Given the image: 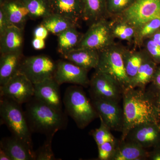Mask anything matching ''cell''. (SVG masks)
Returning <instances> with one entry per match:
<instances>
[{"label": "cell", "mask_w": 160, "mask_h": 160, "mask_svg": "<svg viewBox=\"0 0 160 160\" xmlns=\"http://www.w3.org/2000/svg\"><path fill=\"white\" fill-rule=\"evenodd\" d=\"M34 95V84L20 72L0 86V96L9 98L21 105L29 102Z\"/></svg>", "instance_id": "30bf717a"}, {"label": "cell", "mask_w": 160, "mask_h": 160, "mask_svg": "<svg viewBox=\"0 0 160 160\" xmlns=\"http://www.w3.org/2000/svg\"><path fill=\"white\" fill-rule=\"evenodd\" d=\"M56 66V62L47 56H32L24 58L19 72L35 84L53 78Z\"/></svg>", "instance_id": "ba28073f"}, {"label": "cell", "mask_w": 160, "mask_h": 160, "mask_svg": "<svg viewBox=\"0 0 160 160\" xmlns=\"http://www.w3.org/2000/svg\"><path fill=\"white\" fill-rule=\"evenodd\" d=\"M147 56L148 54L144 49L138 51L124 48L123 52V61L126 73L130 81L135 77Z\"/></svg>", "instance_id": "cb8c5ba5"}, {"label": "cell", "mask_w": 160, "mask_h": 160, "mask_svg": "<svg viewBox=\"0 0 160 160\" xmlns=\"http://www.w3.org/2000/svg\"><path fill=\"white\" fill-rule=\"evenodd\" d=\"M149 152L137 143L120 140L112 160H145L149 159Z\"/></svg>", "instance_id": "d6986e66"}, {"label": "cell", "mask_w": 160, "mask_h": 160, "mask_svg": "<svg viewBox=\"0 0 160 160\" xmlns=\"http://www.w3.org/2000/svg\"><path fill=\"white\" fill-rule=\"evenodd\" d=\"M65 60L89 71L96 69L99 61V51L86 48H76L62 56Z\"/></svg>", "instance_id": "e0dca14e"}, {"label": "cell", "mask_w": 160, "mask_h": 160, "mask_svg": "<svg viewBox=\"0 0 160 160\" xmlns=\"http://www.w3.org/2000/svg\"><path fill=\"white\" fill-rule=\"evenodd\" d=\"M52 13L65 17L79 26L83 20L82 5L81 0H49Z\"/></svg>", "instance_id": "2e32d148"}, {"label": "cell", "mask_w": 160, "mask_h": 160, "mask_svg": "<svg viewBox=\"0 0 160 160\" xmlns=\"http://www.w3.org/2000/svg\"><path fill=\"white\" fill-rule=\"evenodd\" d=\"M100 127L90 132L98 146L107 142H117L118 140L112 134L111 129L106 126L102 120L100 119Z\"/></svg>", "instance_id": "f546056e"}, {"label": "cell", "mask_w": 160, "mask_h": 160, "mask_svg": "<svg viewBox=\"0 0 160 160\" xmlns=\"http://www.w3.org/2000/svg\"><path fill=\"white\" fill-rule=\"evenodd\" d=\"M118 142H107L98 146V160H112L115 152Z\"/></svg>", "instance_id": "d6a6232c"}, {"label": "cell", "mask_w": 160, "mask_h": 160, "mask_svg": "<svg viewBox=\"0 0 160 160\" xmlns=\"http://www.w3.org/2000/svg\"><path fill=\"white\" fill-rule=\"evenodd\" d=\"M55 135L46 136L45 142L42 146L34 151L35 160H56L52 149V141Z\"/></svg>", "instance_id": "4dcf8cb0"}, {"label": "cell", "mask_w": 160, "mask_h": 160, "mask_svg": "<svg viewBox=\"0 0 160 160\" xmlns=\"http://www.w3.org/2000/svg\"><path fill=\"white\" fill-rule=\"evenodd\" d=\"M29 12L30 18H44L52 13L49 0H21Z\"/></svg>", "instance_id": "83f0119b"}, {"label": "cell", "mask_w": 160, "mask_h": 160, "mask_svg": "<svg viewBox=\"0 0 160 160\" xmlns=\"http://www.w3.org/2000/svg\"><path fill=\"white\" fill-rule=\"evenodd\" d=\"M77 28H69L58 36V50L61 55L76 49L78 46L83 34L78 31Z\"/></svg>", "instance_id": "d4e9b609"}, {"label": "cell", "mask_w": 160, "mask_h": 160, "mask_svg": "<svg viewBox=\"0 0 160 160\" xmlns=\"http://www.w3.org/2000/svg\"><path fill=\"white\" fill-rule=\"evenodd\" d=\"M24 57L22 51L1 54L0 58V86H3L19 72Z\"/></svg>", "instance_id": "ffe728a7"}, {"label": "cell", "mask_w": 160, "mask_h": 160, "mask_svg": "<svg viewBox=\"0 0 160 160\" xmlns=\"http://www.w3.org/2000/svg\"><path fill=\"white\" fill-rule=\"evenodd\" d=\"M158 66L148 55L135 76L130 81V88L146 89V86L151 83Z\"/></svg>", "instance_id": "7402d4cb"}, {"label": "cell", "mask_w": 160, "mask_h": 160, "mask_svg": "<svg viewBox=\"0 0 160 160\" xmlns=\"http://www.w3.org/2000/svg\"><path fill=\"white\" fill-rule=\"evenodd\" d=\"M148 38L151 39L155 43L157 44L158 45L160 46V31L156 32L154 34H152V35L150 37V38Z\"/></svg>", "instance_id": "60d3db41"}, {"label": "cell", "mask_w": 160, "mask_h": 160, "mask_svg": "<svg viewBox=\"0 0 160 160\" xmlns=\"http://www.w3.org/2000/svg\"><path fill=\"white\" fill-rule=\"evenodd\" d=\"M11 26L3 9L0 7V36L3 34L9 26Z\"/></svg>", "instance_id": "d590c367"}, {"label": "cell", "mask_w": 160, "mask_h": 160, "mask_svg": "<svg viewBox=\"0 0 160 160\" xmlns=\"http://www.w3.org/2000/svg\"><path fill=\"white\" fill-rule=\"evenodd\" d=\"M136 29L152 20L160 19V0H135L122 13L115 16Z\"/></svg>", "instance_id": "8992f818"}, {"label": "cell", "mask_w": 160, "mask_h": 160, "mask_svg": "<svg viewBox=\"0 0 160 160\" xmlns=\"http://www.w3.org/2000/svg\"><path fill=\"white\" fill-rule=\"evenodd\" d=\"M149 89L160 91V64L158 65Z\"/></svg>", "instance_id": "e575fe53"}, {"label": "cell", "mask_w": 160, "mask_h": 160, "mask_svg": "<svg viewBox=\"0 0 160 160\" xmlns=\"http://www.w3.org/2000/svg\"><path fill=\"white\" fill-rule=\"evenodd\" d=\"M0 148L7 152L12 160H35L34 150L13 136L2 138Z\"/></svg>", "instance_id": "ac0fdd59"}, {"label": "cell", "mask_w": 160, "mask_h": 160, "mask_svg": "<svg viewBox=\"0 0 160 160\" xmlns=\"http://www.w3.org/2000/svg\"><path fill=\"white\" fill-rule=\"evenodd\" d=\"M22 105L5 97L0 96L1 124H5L12 135L24 142L33 150L32 133Z\"/></svg>", "instance_id": "277c9868"}, {"label": "cell", "mask_w": 160, "mask_h": 160, "mask_svg": "<svg viewBox=\"0 0 160 160\" xmlns=\"http://www.w3.org/2000/svg\"><path fill=\"white\" fill-rule=\"evenodd\" d=\"M158 109H159V111L160 114V108H159Z\"/></svg>", "instance_id": "7bdbcfd3"}, {"label": "cell", "mask_w": 160, "mask_h": 160, "mask_svg": "<svg viewBox=\"0 0 160 160\" xmlns=\"http://www.w3.org/2000/svg\"><path fill=\"white\" fill-rule=\"evenodd\" d=\"M124 123L121 140L126 138L135 126L147 123L160 124L158 108L146 89L129 88L122 96Z\"/></svg>", "instance_id": "6da1fadb"}, {"label": "cell", "mask_w": 160, "mask_h": 160, "mask_svg": "<svg viewBox=\"0 0 160 160\" xmlns=\"http://www.w3.org/2000/svg\"><path fill=\"white\" fill-rule=\"evenodd\" d=\"M23 30L11 26L0 36L1 54L22 51L23 43Z\"/></svg>", "instance_id": "44dd1931"}, {"label": "cell", "mask_w": 160, "mask_h": 160, "mask_svg": "<svg viewBox=\"0 0 160 160\" xmlns=\"http://www.w3.org/2000/svg\"><path fill=\"white\" fill-rule=\"evenodd\" d=\"M149 160H160V145L153 148V150L149 152Z\"/></svg>", "instance_id": "ab89813d"}, {"label": "cell", "mask_w": 160, "mask_h": 160, "mask_svg": "<svg viewBox=\"0 0 160 160\" xmlns=\"http://www.w3.org/2000/svg\"><path fill=\"white\" fill-rule=\"evenodd\" d=\"M45 40L38 38H34L32 43L33 48L36 50H41L44 49L46 46Z\"/></svg>", "instance_id": "f35d334b"}, {"label": "cell", "mask_w": 160, "mask_h": 160, "mask_svg": "<svg viewBox=\"0 0 160 160\" xmlns=\"http://www.w3.org/2000/svg\"><path fill=\"white\" fill-rule=\"evenodd\" d=\"M160 29V19L152 20L137 29L133 42L137 46H142L145 40Z\"/></svg>", "instance_id": "f1b7e54d"}, {"label": "cell", "mask_w": 160, "mask_h": 160, "mask_svg": "<svg viewBox=\"0 0 160 160\" xmlns=\"http://www.w3.org/2000/svg\"><path fill=\"white\" fill-rule=\"evenodd\" d=\"M60 85L53 78L34 84V97L59 111H63Z\"/></svg>", "instance_id": "5bb4252c"}, {"label": "cell", "mask_w": 160, "mask_h": 160, "mask_svg": "<svg viewBox=\"0 0 160 160\" xmlns=\"http://www.w3.org/2000/svg\"><path fill=\"white\" fill-rule=\"evenodd\" d=\"M82 87L78 85L69 86L65 91L63 101L65 112L81 129L99 118L91 100L87 97Z\"/></svg>", "instance_id": "3957f363"}, {"label": "cell", "mask_w": 160, "mask_h": 160, "mask_svg": "<svg viewBox=\"0 0 160 160\" xmlns=\"http://www.w3.org/2000/svg\"><path fill=\"white\" fill-rule=\"evenodd\" d=\"M125 47L115 44L99 51L96 71L110 76L119 83L124 91L130 88V79L126 73L123 58Z\"/></svg>", "instance_id": "5b68a950"}, {"label": "cell", "mask_w": 160, "mask_h": 160, "mask_svg": "<svg viewBox=\"0 0 160 160\" xmlns=\"http://www.w3.org/2000/svg\"><path fill=\"white\" fill-rule=\"evenodd\" d=\"M144 50L158 65L160 64V46L151 39L147 38L143 43Z\"/></svg>", "instance_id": "836d02e7"}, {"label": "cell", "mask_w": 160, "mask_h": 160, "mask_svg": "<svg viewBox=\"0 0 160 160\" xmlns=\"http://www.w3.org/2000/svg\"><path fill=\"white\" fill-rule=\"evenodd\" d=\"M0 160H12L9 155L1 148H0Z\"/></svg>", "instance_id": "b9f144b4"}, {"label": "cell", "mask_w": 160, "mask_h": 160, "mask_svg": "<svg viewBox=\"0 0 160 160\" xmlns=\"http://www.w3.org/2000/svg\"><path fill=\"white\" fill-rule=\"evenodd\" d=\"M49 32L46 29V27L41 24V25L38 26L34 29L33 32L34 38L45 40L48 36Z\"/></svg>", "instance_id": "8d00e7d4"}, {"label": "cell", "mask_w": 160, "mask_h": 160, "mask_svg": "<svg viewBox=\"0 0 160 160\" xmlns=\"http://www.w3.org/2000/svg\"><path fill=\"white\" fill-rule=\"evenodd\" d=\"M24 112L32 133H41L46 136L55 135L66 129L68 124L66 112L58 111L34 97L26 103Z\"/></svg>", "instance_id": "7a4b0ae2"}, {"label": "cell", "mask_w": 160, "mask_h": 160, "mask_svg": "<svg viewBox=\"0 0 160 160\" xmlns=\"http://www.w3.org/2000/svg\"><path fill=\"white\" fill-rule=\"evenodd\" d=\"M41 24L46 27L49 32L57 36L69 28L78 26L69 19L53 13L43 18Z\"/></svg>", "instance_id": "484cf974"}, {"label": "cell", "mask_w": 160, "mask_h": 160, "mask_svg": "<svg viewBox=\"0 0 160 160\" xmlns=\"http://www.w3.org/2000/svg\"><path fill=\"white\" fill-rule=\"evenodd\" d=\"M11 26L23 30L29 12L21 0H1V6Z\"/></svg>", "instance_id": "9a60e30c"}, {"label": "cell", "mask_w": 160, "mask_h": 160, "mask_svg": "<svg viewBox=\"0 0 160 160\" xmlns=\"http://www.w3.org/2000/svg\"><path fill=\"white\" fill-rule=\"evenodd\" d=\"M91 101L100 119L102 120L111 130L122 132L124 113L119 103L97 98H91Z\"/></svg>", "instance_id": "8fae6325"}, {"label": "cell", "mask_w": 160, "mask_h": 160, "mask_svg": "<svg viewBox=\"0 0 160 160\" xmlns=\"http://www.w3.org/2000/svg\"><path fill=\"white\" fill-rule=\"evenodd\" d=\"M110 22L112 31L115 38L129 43L134 42L136 30L133 26L118 18L114 17Z\"/></svg>", "instance_id": "4316f807"}, {"label": "cell", "mask_w": 160, "mask_h": 160, "mask_svg": "<svg viewBox=\"0 0 160 160\" xmlns=\"http://www.w3.org/2000/svg\"><path fill=\"white\" fill-rule=\"evenodd\" d=\"M125 139L135 142L146 149L159 146L160 124L147 123L138 125L129 132Z\"/></svg>", "instance_id": "4fadbf2b"}, {"label": "cell", "mask_w": 160, "mask_h": 160, "mask_svg": "<svg viewBox=\"0 0 160 160\" xmlns=\"http://www.w3.org/2000/svg\"><path fill=\"white\" fill-rule=\"evenodd\" d=\"M153 102L158 108L160 107V91H155L150 89H146Z\"/></svg>", "instance_id": "74e56055"}, {"label": "cell", "mask_w": 160, "mask_h": 160, "mask_svg": "<svg viewBox=\"0 0 160 160\" xmlns=\"http://www.w3.org/2000/svg\"><path fill=\"white\" fill-rule=\"evenodd\" d=\"M83 7V20L91 24L105 18L108 16L106 0H81Z\"/></svg>", "instance_id": "603a6c76"}, {"label": "cell", "mask_w": 160, "mask_h": 160, "mask_svg": "<svg viewBox=\"0 0 160 160\" xmlns=\"http://www.w3.org/2000/svg\"><path fill=\"white\" fill-rule=\"evenodd\" d=\"M135 0H106L108 16L115 17L122 13L134 2Z\"/></svg>", "instance_id": "1f68e13d"}, {"label": "cell", "mask_w": 160, "mask_h": 160, "mask_svg": "<svg viewBox=\"0 0 160 160\" xmlns=\"http://www.w3.org/2000/svg\"><path fill=\"white\" fill-rule=\"evenodd\" d=\"M115 38L110 22L105 18L92 23L77 48L100 51L115 44Z\"/></svg>", "instance_id": "52a82bcc"}, {"label": "cell", "mask_w": 160, "mask_h": 160, "mask_svg": "<svg viewBox=\"0 0 160 160\" xmlns=\"http://www.w3.org/2000/svg\"><path fill=\"white\" fill-rule=\"evenodd\" d=\"M91 98L109 100L119 103L124 90L119 83L110 76L95 71L89 83Z\"/></svg>", "instance_id": "9c48e42d"}, {"label": "cell", "mask_w": 160, "mask_h": 160, "mask_svg": "<svg viewBox=\"0 0 160 160\" xmlns=\"http://www.w3.org/2000/svg\"><path fill=\"white\" fill-rule=\"evenodd\" d=\"M56 64L53 78L60 86L70 83L85 88L89 87V71L66 60H59Z\"/></svg>", "instance_id": "7c38bea8"}]
</instances>
